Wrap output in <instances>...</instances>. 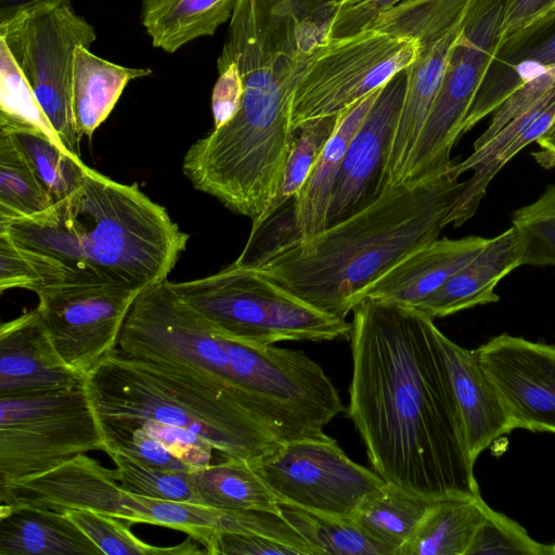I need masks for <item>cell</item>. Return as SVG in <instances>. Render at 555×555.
<instances>
[{
    "label": "cell",
    "instance_id": "1",
    "mask_svg": "<svg viewBox=\"0 0 555 555\" xmlns=\"http://www.w3.org/2000/svg\"><path fill=\"white\" fill-rule=\"evenodd\" d=\"M352 312L347 411L373 470L427 500L481 496L434 319L369 298Z\"/></svg>",
    "mask_w": 555,
    "mask_h": 555
},
{
    "label": "cell",
    "instance_id": "2",
    "mask_svg": "<svg viewBox=\"0 0 555 555\" xmlns=\"http://www.w3.org/2000/svg\"><path fill=\"white\" fill-rule=\"evenodd\" d=\"M217 62H234L243 98L235 116L195 141L182 160L194 189L251 223L280 188L295 131L293 99L306 69L264 11L238 5Z\"/></svg>",
    "mask_w": 555,
    "mask_h": 555
},
{
    "label": "cell",
    "instance_id": "3",
    "mask_svg": "<svg viewBox=\"0 0 555 555\" xmlns=\"http://www.w3.org/2000/svg\"><path fill=\"white\" fill-rule=\"evenodd\" d=\"M454 164L387 188L364 209L251 269L314 309L346 319L377 280L448 225L464 186Z\"/></svg>",
    "mask_w": 555,
    "mask_h": 555
},
{
    "label": "cell",
    "instance_id": "4",
    "mask_svg": "<svg viewBox=\"0 0 555 555\" xmlns=\"http://www.w3.org/2000/svg\"><path fill=\"white\" fill-rule=\"evenodd\" d=\"M20 248L63 282L117 283L144 289L167 281L189 234L137 183L88 167L80 185L44 211L0 223Z\"/></svg>",
    "mask_w": 555,
    "mask_h": 555
},
{
    "label": "cell",
    "instance_id": "5",
    "mask_svg": "<svg viewBox=\"0 0 555 555\" xmlns=\"http://www.w3.org/2000/svg\"><path fill=\"white\" fill-rule=\"evenodd\" d=\"M86 385L101 424L153 418L208 439L223 459L255 460L280 441L223 385L170 365L132 359L116 348Z\"/></svg>",
    "mask_w": 555,
    "mask_h": 555
},
{
    "label": "cell",
    "instance_id": "6",
    "mask_svg": "<svg viewBox=\"0 0 555 555\" xmlns=\"http://www.w3.org/2000/svg\"><path fill=\"white\" fill-rule=\"evenodd\" d=\"M176 295L223 336L243 343L349 339L351 323L323 313L257 270L231 263L211 275L168 282Z\"/></svg>",
    "mask_w": 555,
    "mask_h": 555
},
{
    "label": "cell",
    "instance_id": "7",
    "mask_svg": "<svg viewBox=\"0 0 555 555\" xmlns=\"http://www.w3.org/2000/svg\"><path fill=\"white\" fill-rule=\"evenodd\" d=\"M106 449L86 383L0 396V489Z\"/></svg>",
    "mask_w": 555,
    "mask_h": 555
},
{
    "label": "cell",
    "instance_id": "8",
    "mask_svg": "<svg viewBox=\"0 0 555 555\" xmlns=\"http://www.w3.org/2000/svg\"><path fill=\"white\" fill-rule=\"evenodd\" d=\"M223 338L236 386L280 442L323 436L345 411L331 379L305 352Z\"/></svg>",
    "mask_w": 555,
    "mask_h": 555
},
{
    "label": "cell",
    "instance_id": "9",
    "mask_svg": "<svg viewBox=\"0 0 555 555\" xmlns=\"http://www.w3.org/2000/svg\"><path fill=\"white\" fill-rule=\"evenodd\" d=\"M509 0H469L442 81L412 150L402 182L423 179L450 165L451 151L499 42Z\"/></svg>",
    "mask_w": 555,
    "mask_h": 555
},
{
    "label": "cell",
    "instance_id": "10",
    "mask_svg": "<svg viewBox=\"0 0 555 555\" xmlns=\"http://www.w3.org/2000/svg\"><path fill=\"white\" fill-rule=\"evenodd\" d=\"M421 51L416 37L383 33L373 27L332 39L302 74L293 99L292 126L337 117L397 73Z\"/></svg>",
    "mask_w": 555,
    "mask_h": 555
},
{
    "label": "cell",
    "instance_id": "11",
    "mask_svg": "<svg viewBox=\"0 0 555 555\" xmlns=\"http://www.w3.org/2000/svg\"><path fill=\"white\" fill-rule=\"evenodd\" d=\"M9 48L61 144L79 156V137L72 111L73 56L90 48L94 27L70 3L44 7L0 24Z\"/></svg>",
    "mask_w": 555,
    "mask_h": 555
},
{
    "label": "cell",
    "instance_id": "12",
    "mask_svg": "<svg viewBox=\"0 0 555 555\" xmlns=\"http://www.w3.org/2000/svg\"><path fill=\"white\" fill-rule=\"evenodd\" d=\"M116 350L132 359L212 378L256 415L235 384L223 336L184 304L168 281L138 295L122 324Z\"/></svg>",
    "mask_w": 555,
    "mask_h": 555
},
{
    "label": "cell",
    "instance_id": "13",
    "mask_svg": "<svg viewBox=\"0 0 555 555\" xmlns=\"http://www.w3.org/2000/svg\"><path fill=\"white\" fill-rule=\"evenodd\" d=\"M468 1H399L380 13L371 26L383 33L416 37L421 43L418 56L405 68L406 89L388 156L386 188L402 182L440 88L450 49L462 29Z\"/></svg>",
    "mask_w": 555,
    "mask_h": 555
},
{
    "label": "cell",
    "instance_id": "14",
    "mask_svg": "<svg viewBox=\"0 0 555 555\" xmlns=\"http://www.w3.org/2000/svg\"><path fill=\"white\" fill-rule=\"evenodd\" d=\"M250 463L279 502L339 517H351L386 483L326 434L280 442Z\"/></svg>",
    "mask_w": 555,
    "mask_h": 555
},
{
    "label": "cell",
    "instance_id": "15",
    "mask_svg": "<svg viewBox=\"0 0 555 555\" xmlns=\"http://www.w3.org/2000/svg\"><path fill=\"white\" fill-rule=\"evenodd\" d=\"M141 292L117 283L65 281L37 293V310L60 357L87 376L117 347Z\"/></svg>",
    "mask_w": 555,
    "mask_h": 555
},
{
    "label": "cell",
    "instance_id": "16",
    "mask_svg": "<svg viewBox=\"0 0 555 555\" xmlns=\"http://www.w3.org/2000/svg\"><path fill=\"white\" fill-rule=\"evenodd\" d=\"M476 351L515 429L555 434V346L503 333Z\"/></svg>",
    "mask_w": 555,
    "mask_h": 555
},
{
    "label": "cell",
    "instance_id": "17",
    "mask_svg": "<svg viewBox=\"0 0 555 555\" xmlns=\"http://www.w3.org/2000/svg\"><path fill=\"white\" fill-rule=\"evenodd\" d=\"M406 79V70L403 69L382 87L351 139L334 188L327 227L364 209L387 189L386 167L405 95Z\"/></svg>",
    "mask_w": 555,
    "mask_h": 555
},
{
    "label": "cell",
    "instance_id": "18",
    "mask_svg": "<svg viewBox=\"0 0 555 555\" xmlns=\"http://www.w3.org/2000/svg\"><path fill=\"white\" fill-rule=\"evenodd\" d=\"M0 503L65 512L91 509L139 524L132 493L124 490L117 470L79 454L72 460L0 489Z\"/></svg>",
    "mask_w": 555,
    "mask_h": 555
},
{
    "label": "cell",
    "instance_id": "19",
    "mask_svg": "<svg viewBox=\"0 0 555 555\" xmlns=\"http://www.w3.org/2000/svg\"><path fill=\"white\" fill-rule=\"evenodd\" d=\"M555 66V10L499 42L463 125V134L528 81Z\"/></svg>",
    "mask_w": 555,
    "mask_h": 555
},
{
    "label": "cell",
    "instance_id": "20",
    "mask_svg": "<svg viewBox=\"0 0 555 555\" xmlns=\"http://www.w3.org/2000/svg\"><path fill=\"white\" fill-rule=\"evenodd\" d=\"M68 366L50 340L37 308L0 326V396L86 383Z\"/></svg>",
    "mask_w": 555,
    "mask_h": 555
},
{
    "label": "cell",
    "instance_id": "21",
    "mask_svg": "<svg viewBox=\"0 0 555 555\" xmlns=\"http://www.w3.org/2000/svg\"><path fill=\"white\" fill-rule=\"evenodd\" d=\"M466 444L474 462L493 442L515 429L505 404L483 370L476 349L437 333Z\"/></svg>",
    "mask_w": 555,
    "mask_h": 555
},
{
    "label": "cell",
    "instance_id": "22",
    "mask_svg": "<svg viewBox=\"0 0 555 555\" xmlns=\"http://www.w3.org/2000/svg\"><path fill=\"white\" fill-rule=\"evenodd\" d=\"M555 124V89L506 124L482 149L473 151L453 170L472 171L451 210L447 224L460 227L470 219L498 172L521 150L546 133Z\"/></svg>",
    "mask_w": 555,
    "mask_h": 555
},
{
    "label": "cell",
    "instance_id": "23",
    "mask_svg": "<svg viewBox=\"0 0 555 555\" xmlns=\"http://www.w3.org/2000/svg\"><path fill=\"white\" fill-rule=\"evenodd\" d=\"M488 241L482 236L438 237L406 256L377 280L363 299L415 307L470 261Z\"/></svg>",
    "mask_w": 555,
    "mask_h": 555
},
{
    "label": "cell",
    "instance_id": "24",
    "mask_svg": "<svg viewBox=\"0 0 555 555\" xmlns=\"http://www.w3.org/2000/svg\"><path fill=\"white\" fill-rule=\"evenodd\" d=\"M520 266L518 241L511 227L489 238L470 261L459 269L437 292L413 308L435 319L496 302L500 299L495 293L496 285Z\"/></svg>",
    "mask_w": 555,
    "mask_h": 555
},
{
    "label": "cell",
    "instance_id": "25",
    "mask_svg": "<svg viewBox=\"0 0 555 555\" xmlns=\"http://www.w3.org/2000/svg\"><path fill=\"white\" fill-rule=\"evenodd\" d=\"M380 89L371 92L341 115L306 182L289 201L297 242L310 238L326 229L334 188L347 147Z\"/></svg>",
    "mask_w": 555,
    "mask_h": 555
},
{
    "label": "cell",
    "instance_id": "26",
    "mask_svg": "<svg viewBox=\"0 0 555 555\" xmlns=\"http://www.w3.org/2000/svg\"><path fill=\"white\" fill-rule=\"evenodd\" d=\"M0 555H103L63 512L0 506Z\"/></svg>",
    "mask_w": 555,
    "mask_h": 555
},
{
    "label": "cell",
    "instance_id": "27",
    "mask_svg": "<svg viewBox=\"0 0 555 555\" xmlns=\"http://www.w3.org/2000/svg\"><path fill=\"white\" fill-rule=\"evenodd\" d=\"M152 74L151 68L126 67L79 46L73 56L72 111L79 137L91 138L106 120L125 87Z\"/></svg>",
    "mask_w": 555,
    "mask_h": 555
},
{
    "label": "cell",
    "instance_id": "28",
    "mask_svg": "<svg viewBox=\"0 0 555 555\" xmlns=\"http://www.w3.org/2000/svg\"><path fill=\"white\" fill-rule=\"evenodd\" d=\"M489 508L481 496L433 500L397 555H467Z\"/></svg>",
    "mask_w": 555,
    "mask_h": 555
},
{
    "label": "cell",
    "instance_id": "29",
    "mask_svg": "<svg viewBox=\"0 0 555 555\" xmlns=\"http://www.w3.org/2000/svg\"><path fill=\"white\" fill-rule=\"evenodd\" d=\"M236 0H142L141 22L152 44L175 53L188 42L214 36L231 20Z\"/></svg>",
    "mask_w": 555,
    "mask_h": 555
},
{
    "label": "cell",
    "instance_id": "30",
    "mask_svg": "<svg viewBox=\"0 0 555 555\" xmlns=\"http://www.w3.org/2000/svg\"><path fill=\"white\" fill-rule=\"evenodd\" d=\"M190 481L199 504L280 515L278 498L248 460L229 457L192 469Z\"/></svg>",
    "mask_w": 555,
    "mask_h": 555
},
{
    "label": "cell",
    "instance_id": "31",
    "mask_svg": "<svg viewBox=\"0 0 555 555\" xmlns=\"http://www.w3.org/2000/svg\"><path fill=\"white\" fill-rule=\"evenodd\" d=\"M431 501L386 482L357 508L351 518L367 535L382 544L388 555H397L415 531Z\"/></svg>",
    "mask_w": 555,
    "mask_h": 555
},
{
    "label": "cell",
    "instance_id": "32",
    "mask_svg": "<svg viewBox=\"0 0 555 555\" xmlns=\"http://www.w3.org/2000/svg\"><path fill=\"white\" fill-rule=\"evenodd\" d=\"M0 129L13 137L53 203L65 198L80 185L88 166L55 137L28 125L0 124Z\"/></svg>",
    "mask_w": 555,
    "mask_h": 555
},
{
    "label": "cell",
    "instance_id": "33",
    "mask_svg": "<svg viewBox=\"0 0 555 555\" xmlns=\"http://www.w3.org/2000/svg\"><path fill=\"white\" fill-rule=\"evenodd\" d=\"M283 519L311 546L315 555H388L351 517H339L281 503Z\"/></svg>",
    "mask_w": 555,
    "mask_h": 555
},
{
    "label": "cell",
    "instance_id": "34",
    "mask_svg": "<svg viewBox=\"0 0 555 555\" xmlns=\"http://www.w3.org/2000/svg\"><path fill=\"white\" fill-rule=\"evenodd\" d=\"M53 204L13 137L0 129V223L39 214Z\"/></svg>",
    "mask_w": 555,
    "mask_h": 555
},
{
    "label": "cell",
    "instance_id": "35",
    "mask_svg": "<svg viewBox=\"0 0 555 555\" xmlns=\"http://www.w3.org/2000/svg\"><path fill=\"white\" fill-rule=\"evenodd\" d=\"M65 515L105 555H194L206 554L191 537L176 546H154L135 537L121 519L91 509H67Z\"/></svg>",
    "mask_w": 555,
    "mask_h": 555
},
{
    "label": "cell",
    "instance_id": "36",
    "mask_svg": "<svg viewBox=\"0 0 555 555\" xmlns=\"http://www.w3.org/2000/svg\"><path fill=\"white\" fill-rule=\"evenodd\" d=\"M340 118L341 115L311 120L295 131L278 193L263 216L251 223V230L258 228L301 189Z\"/></svg>",
    "mask_w": 555,
    "mask_h": 555
},
{
    "label": "cell",
    "instance_id": "37",
    "mask_svg": "<svg viewBox=\"0 0 555 555\" xmlns=\"http://www.w3.org/2000/svg\"><path fill=\"white\" fill-rule=\"evenodd\" d=\"M521 266H555V183L512 215Z\"/></svg>",
    "mask_w": 555,
    "mask_h": 555
},
{
    "label": "cell",
    "instance_id": "38",
    "mask_svg": "<svg viewBox=\"0 0 555 555\" xmlns=\"http://www.w3.org/2000/svg\"><path fill=\"white\" fill-rule=\"evenodd\" d=\"M107 455L116 465L124 490L142 496L199 504L191 487V470L153 467L120 451H109Z\"/></svg>",
    "mask_w": 555,
    "mask_h": 555
},
{
    "label": "cell",
    "instance_id": "39",
    "mask_svg": "<svg viewBox=\"0 0 555 555\" xmlns=\"http://www.w3.org/2000/svg\"><path fill=\"white\" fill-rule=\"evenodd\" d=\"M0 124L36 126L55 137L29 83L2 40H0Z\"/></svg>",
    "mask_w": 555,
    "mask_h": 555
},
{
    "label": "cell",
    "instance_id": "40",
    "mask_svg": "<svg viewBox=\"0 0 555 555\" xmlns=\"http://www.w3.org/2000/svg\"><path fill=\"white\" fill-rule=\"evenodd\" d=\"M474 554L552 555V545L534 541L519 524L490 507L467 551Z\"/></svg>",
    "mask_w": 555,
    "mask_h": 555
},
{
    "label": "cell",
    "instance_id": "41",
    "mask_svg": "<svg viewBox=\"0 0 555 555\" xmlns=\"http://www.w3.org/2000/svg\"><path fill=\"white\" fill-rule=\"evenodd\" d=\"M63 282L52 267L20 248L5 233L0 232V292L24 288L40 289Z\"/></svg>",
    "mask_w": 555,
    "mask_h": 555
},
{
    "label": "cell",
    "instance_id": "42",
    "mask_svg": "<svg viewBox=\"0 0 555 555\" xmlns=\"http://www.w3.org/2000/svg\"><path fill=\"white\" fill-rule=\"evenodd\" d=\"M124 428H142L147 435L159 441L171 454L182 461L191 469L211 464L214 447L204 436L184 427L173 426L147 418L132 425H116Z\"/></svg>",
    "mask_w": 555,
    "mask_h": 555
},
{
    "label": "cell",
    "instance_id": "43",
    "mask_svg": "<svg viewBox=\"0 0 555 555\" xmlns=\"http://www.w3.org/2000/svg\"><path fill=\"white\" fill-rule=\"evenodd\" d=\"M555 89V66L528 81L508 96L493 113L492 118L474 142L473 151L482 149L506 124Z\"/></svg>",
    "mask_w": 555,
    "mask_h": 555
},
{
    "label": "cell",
    "instance_id": "44",
    "mask_svg": "<svg viewBox=\"0 0 555 555\" xmlns=\"http://www.w3.org/2000/svg\"><path fill=\"white\" fill-rule=\"evenodd\" d=\"M206 554L210 555H305L293 545L257 534L217 532L210 540Z\"/></svg>",
    "mask_w": 555,
    "mask_h": 555
},
{
    "label": "cell",
    "instance_id": "45",
    "mask_svg": "<svg viewBox=\"0 0 555 555\" xmlns=\"http://www.w3.org/2000/svg\"><path fill=\"white\" fill-rule=\"evenodd\" d=\"M398 0H346L335 14L330 38H345L370 28L386 9Z\"/></svg>",
    "mask_w": 555,
    "mask_h": 555
},
{
    "label": "cell",
    "instance_id": "46",
    "mask_svg": "<svg viewBox=\"0 0 555 555\" xmlns=\"http://www.w3.org/2000/svg\"><path fill=\"white\" fill-rule=\"evenodd\" d=\"M219 77L211 95L214 128L230 121L238 112L243 98V82L234 62H217Z\"/></svg>",
    "mask_w": 555,
    "mask_h": 555
},
{
    "label": "cell",
    "instance_id": "47",
    "mask_svg": "<svg viewBox=\"0 0 555 555\" xmlns=\"http://www.w3.org/2000/svg\"><path fill=\"white\" fill-rule=\"evenodd\" d=\"M554 10L555 0H509L501 25L499 42Z\"/></svg>",
    "mask_w": 555,
    "mask_h": 555
},
{
    "label": "cell",
    "instance_id": "48",
    "mask_svg": "<svg viewBox=\"0 0 555 555\" xmlns=\"http://www.w3.org/2000/svg\"><path fill=\"white\" fill-rule=\"evenodd\" d=\"M74 0H0V24L44 7L72 3Z\"/></svg>",
    "mask_w": 555,
    "mask_h": 555
},
{
    "label": "cell",
    "instance_id": "49",
    "mask_svg": "<svg viewBox=\"0 0 555 555\" xmlns=\"http://www.w3.org/2000/svg\"><path fill=\"white\" fill-rule=\"evenodd\" d=\"M535 143L539 146V150L532 154L535 162L546 169L555 167V124Z\"/></svg>",
    "mask_w": 555,
    "mask_h": 555
},
{
    "label": "cell",
    "instance_id": "50",
    "mask_svg": "<svg viewBox=\"0 0 555 555\" xmlns=\"http://www.w3.org/2000/svg\"><path fill=\"white\" fill-rule=\"evenodd\" d=\"M552 555H555V544L552 545Z\"/></svg>",
    "mask_w": 555,
    "mask_h": 555
},
{
    "label": "cell",
    "instance_id": "51",
    "mask_svg": "<svg viewBox=\"0 0 555 555\" xmlns=\"http://www.w3.org/2000/svg\"><path fill=\"white\" fill-rule=\"evenodd\" d=\"M399 1H405V0H398L397 2H399Z\"/></svg>",
    "mask_w": 555,
    "mask_h": 555
}]
</instances>
